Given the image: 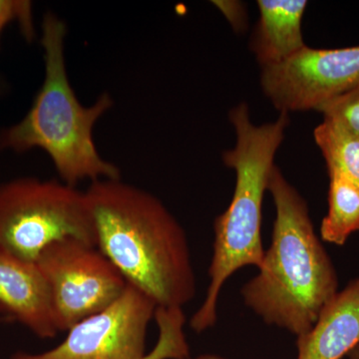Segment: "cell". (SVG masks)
Returning <instances> with one entry per match:
<instances>
[{
  "label": "cell",
  "mask_w": 359,
  "mask_h": 359,
  "mask_svg": "<svg viewBox=\"0 0 359 359\" xmlns=\"http://www.w3.org/2000/svg\"><path fill=\"white\" fill-rule=\"evenodd\" d=\"M96 247L128 285L158 308L182 309L197 292L188 238L159 198L121 179L98 180L85 191Z\"/></svg>",
  "instance_id": "cell-1"
},
{
  "label": "cell",
  "mask_w": 359,
  "mask_h": 359,
  "mask_svg": "<svg viewBox=\"0 0 359 359\" xmlns=\"http://www.w3.org/2000/svg\"><path fill=\"white\" fill-rule=\"evenodd\" d=\"M268 191L276 210L271 243L242 297L266 325L299 337L339 292V276L314 231L306 200L278 167L271 171Z\"/></svg>",
  "instance_id": "cell-2"
},
{
  "label": "cell",
  "mask_w": 359,
  "mask_h": 359,
  "mask_svg": "<svg viewBox=\"0 0 359 359\" xmlns=\"http://www.w3.org/2000/svg\"><path fill=\"white\" fill-rule=\"evenodd\" d=\"M41 27L43 83L25 118L0 132V151L41 149L63 183L72 187L84 180L121 179L119 168L101 157L93 139L94 126L112 107V98L102 93L93 105H82L66 69V23L55 13H46Z\"/></svg>",
  "instance_id": "cell-3"
},
{
  "label": "cell",
  "mask_w": 359,
  "mask_h": 359,
  "mask_svg": "<svg viewBox=\"0 0 359 359\" xmlns=\"http://www.w3.org/2000/svg\"><path fill=\"white\" fill-rule=\"evenodd\" d=\"M229 119L237 141L235 147L224 151L223 162L235 170L237 179L230 205L215 219L211 282L202 306L190 321L197 334L216 325L219 294L228 278L244 266H261L266 252L261 233L264 193L290 125V116L285 112L276 121L255 125L245 103L231 108Z\"/></svg>",
  "instance_id": "cell-4"
},
{
  "label": "cell",
  "mask_w": 359,
  "mask_h": 359,
  "mask_svg": "<svg viewBox=\"0 0 359 359\" xmlns=\"http://www.w3.org/2000/svg\"><path fill=\"white\" fill-rule=\"evenodd\" d=\"M67 238L96 247L85 192L32 177L0 184V252L36 263L46 248Z\"/></svg>",
  "instance_id": "cell-5"
},
{
  "label": "cell",
  "mask_w": 359,
  "mask_h": 359,
  "mask_svg": "<svg viewBox=\"0 0 359 359\" xmlns=\"http://www.w3.org/2000/svg\"><path fill=\"white\" fill-rule=\"evenodd\" d=\"M36 264L48 285L59 332L107 309L128 285L98 248L73 238L49 245Z\"/></svg>",
  "instance_id": "cell-6"
},
{
  "label": "cell",
  "mask_w": 359,
  "mask_h": 359,
  "mask_svg": "<svg viewBox=\"0 0 359 359\" xmlns=\"http://www.w3.org/2000/svg\"><path fill=\"white\" fill-rule=\"evenodd\" d=\"M157 308L128 285L107 309L71 327L57 346L41 353L20 351L11 359H151L145 353L146 337Z\"/></svg>",
  "instance_id": "cell-7"
},
{
  "label": "cell",
  "mask_w": 359,
  "mask_h": 359,
  "mask_svg": "<svg viewBox=\"0 0 359 359\" xmlns=\"http://www.w3.org/2000/svg\"><path fill=\"white\" fill-rule=\"evenodd\" d=\"M359 84V46H306L278 65L262 68L264 95L280 112L318 110Z\"/></svg>",
  "instance_id": "cell-8"
},
{
  "label": "cell",
  "mask_w": 359,
  "mask_h": 359,
  "mask_svg": "<svg viewBox=\"0 0 359 359\" xmlns=\"http://www.w3.org/2000/svg\"><path fill=\"white\" fill-rule=\"evenodd\" d=\"M0 311L18 321L39 339L58 334L50 292L36 263L0 252Z\"/></svg>",
  "instance_id": "cell-9"
},
{
  "label": "cell",
  "mask_w": 359,
  "mask_h": 359,
  "mask_svg": "<svg viewBox=\"0 0 359 359\" xmlns=\"http://www.w3.org/2000/svg\"><path fill=\"white\" fill-rule=\"evenodd\" d=\"M359 344V276L328 302L306 334L297 337V359H341Z\"/></svg>",
  "instance_id": "cell-10"
},
{
  "label": "cell",
  "mask_w": 359,
  "mask_h": 359,
  "mask_svg": "<svg viewBox=\"0 0 359 359\" xmlns=\"http://www.w3.org/2000/svg\"><path fill=\"white\" fill-rule=\"evenodd\" d=\"M257 21L250 49L261 67L278 65L302 50L306 0H259Z\"/></svg>",
  "instance_id": "cell-11"
},
{
  "label": "cell",
  "mask_w": 359,
  "mask_h": 359,
  "mask_svg": "<svg viewBox=\"0 0 359 359\" xmlns=\"http://www.w3.org/2000/svg\"><path fill=\"white\" fill-rule=\"evenodd\" d=\"M328 212L320 226L321 240L344 245L359 231V187L346 177L330 172Z\"/></svg>",
  "instance_id": "cell-12"
},
{
  "label": "cell",
  "mask_w": 359,
  "mask_h": 359,
  "mask_svg": "<svg viewBox=\"0 0 359 359\" xmlns=\"http://www.w3.org/2000/svg\"><path fill=\"white\" fill-rule=\"evenodd\" d=\"M314 141L327 162V172L346 177L359 187V138L346 127L325 118L313 132Z\"/></svg>",
  "instance_id": "cell-13"
},
{
  "label": "cell",
  "mask_w": 359,
  "mask_h": 359,
  "mask_svg": "<svg viewBox=\"0 0 359 359\" xmlns=\"http://www.w3.org/2000/svg\"><path fill=\"white\" fill-rule=\"evenodd\" d=\"M327 119L334 120L359 138V84L318 108Z\"/></svg>",
  "instance_id": "cell-14"
},
{
  "label": "cell",
  "mask_w": 359,
  "mask_h": 359,
  "mask_svg": "<svg viewBox=\"0 0 359 359\" xmlns=\"http://www.w3.org/2000/svg\"><path fill=\"white\" fill-rule=\"evenodd\" d=\"M16 22L27 41L35 37L33 6L28 0H0V36L4 28Z\"/></svg>",
  "instance_id": "cell-15"
},
{
  "label": "cell",
  "mask_w": 359,
  "mask_h": 359,
  "mask_svg": "<svg viewBox=\"0 0 359 359\" xmlns=\"http://www.w3.org/2000/svg\"><path fill=\"white\" fill-rule=\"evenodd\" d=\"M212 4L226 15L233 29L238 30V32H242L244 29L247 14H245L244 6L241 2L212 1Z\"/></svg>",
  "instance_id": "cell-16"
},
{
  "label": "cell",
  "mask_w": 359,
  "mask_h": 359,
  "mask_svg": "<svg viewBox=\"0 0 359 359\" xmlns=\"http://www.w3.org/2000/svg\"><path fill=\"white\" fill-rule=\"evenodd\" d=\"M347 358L349 359H359V344L358 346L354 347L353 351H351L348 354H347Z\"/></svg>",
  "instance_id": "cell-17"
},
{
  "label": "cell",
  "mask_w": 359,
  "mask_h": 359,
  "mask_svg": "<svg viewBox=\"0 0 359 359\" xmlns=\"http://www.w3.org/2000/svg\"><path fill=\"white\" fill-rule=\"evenodd\" d=\"M191 359H226V358H221V356H219V355H215V354H203V355H199V356H197V358H191Z\"/></svg>",
  "instance_id": "cell-18"
},
{
  "label": "cell",
  "mask_w": 359,
  "mask_h": 359,
  "mask_svg": "<svg viewBox=\"0 0 359 359\" xmlns=\"http://www.w3.org/2000/svg\"><path fill=\"white\" fill-rule=\"evenodd\" d=\"M6 82L4 81V80L0 78V97H1L2 94L6 92Z\"/></svg>",
  "instance_id": "cell-19"
},
{
  "label": "cell",
  "mask_w": 359,
  "mask_h": 359,
  "mask_svg": "<svg viewBox=\"0 0 359 359\" xmlns=\"http://www.w3.org/2000/svg\"><path fill=\"white\" fill-rule=\"evenodd\" d=\"M13 323V320L9 318H6V316H0V323Z\"/></svg>",
  "instance_id": "cell-20"
}]
</instances>
